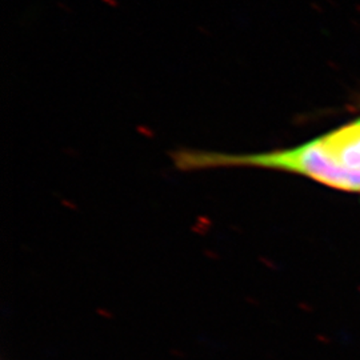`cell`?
I'll return each instance as SVG.
<instances>
[{
  "instance_id": "obj_1",
  "label": "cell",
  "mask_w": 360,
  "mask_h": 360,
  "mask_svg": "<svg viewBox=\"0 0 360 360\" xmlns=\"http://www.w3.org/2000/svg\"><path fill=\"white\" fill-rule=\"evenodd\" d=\"M319 141L339 165L360 171V120L319 138Z\"/></svg>"
}]
</instances>
